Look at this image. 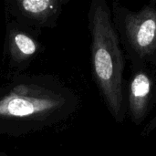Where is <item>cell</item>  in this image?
<instances>
[{
	"label": "cell",
	"mask_w": 156,
	"mask_h": 156,
	"mask_svg": "<svg viewBox=\"0 0 156 156\" xmlns=\"http://www.w3.org/2000/svg\"><path fill=\"white\" fill-rule=\"evenodd\" d=\"M154 132H156V115L144 126V128L142 131V135L146 137Z\"/></svg>",
	"instance_id": "obj_7"
},
{
	"label": "cell",
	"mask_w": 156,
	"mask_h": 156,
	"mask_svg": "<svg viewBox=\"0 0 156 156\" xmlns=\"http://www.w3.org/2000/svg\"><path fill=\"white\" fill-rule=\"evenodd\" d=\"M0 156H7V155H6L5 153H1V152H0Z\"/></svg>",
	"instance_id": "obj_8"
},
{
	"label": "cell",
	"mask_w": 156,
	"mask_h": 156,
	"mask_svg": "<svg viewBox=\"0 0 156 156\" xmlns=\"http://www.w3.org/2000/svg\"><path fill=\"white\" fill-rule=\"evenodd\" d=\"M41 48L37 30L27 27L15 19L6 20L4 54L7 64L23 70L29 66Z\"/></svg>",
	"instance_id": "obj_6"
},
{
	"label": "cell",
	"mask_w": 156,
	"mask_h": 156,
	"mask_svg": "<svg viewBox=\"0 0 156 156\" xmlns=\"http://www.w3.org/2000/svg\"><path fill=\"white\" fill-rule=\"evenodd\" d=\"M68 0H9L5 10L13 19L34 30L54 28Z\"/></svg>",
	"instance_id": "obj_5"
},
{
	"label": "cell",
	"mask_w": 156,
	"mask_h": 156,
	"mask_svg": "<svg viewBox=\"0 0 156 156\" xmlns=\"http://www.w3.org/2000/svg\"><path fill=\"white\" fill-rule=\"evenodd\" d=\"M88 20L94 82L112 119L122 124L127 115L123 84L125 55L108 3L105 0H92Z\"/></svg>",
	"instance_id": "obj_2"
},
{
	"label": "cell",
	"mask_w": 156,
	"mask_h": 156,
	"mask_svg": "<svg viewBox=\"0 0 156 156\" xmlns=\"http://www.w3.org/2000/svg\"><path fill=\"white\" fill-rule=\"evenodd\" d=\"M80 100L49 74H17L0 85V135L18 138L69 119Z\"/></svg>",
	"instance_id": "obj_1"
},
{
	"label": "cell",
	"mask_w": 156,
	"mask_h": 156,
	"mask_svg": "<svg viewBox=\"0 0 156 156\" xmlns=\"http://www.w3.org/2000/svg\"><path fill=\"white\" fill-rule=\"evenodd\" d=\"M112 19L131 69L156 68V0L132 10L112 1Z\"/></svg>",
	"instance_id": "obj_3"
},
{
	"label": "cell",
	"mask_w": 156,
	"mask_h": 156,
	"mask_svg": "<svg viewBox=\"0 0 156 156\" xmlns=\"http://www.w3.org/2000/svg\"><path fill=\"white\" fill-rule=\"evenodd\" d=\"M124 95L126 114L134 125L140 126L156 102V77L153 69L147 67L132 69Z\"/></svg>",
	"instance_id": "obj_4"
}]
</instances>
